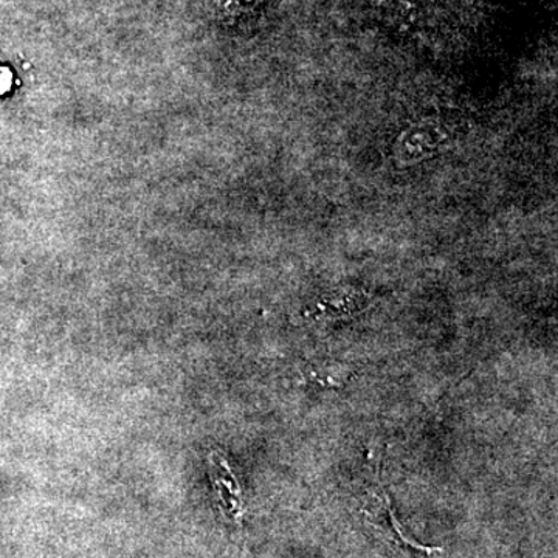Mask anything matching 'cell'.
I'll use <instances>...</instances> for the list:
<instances>
[{
	"label": "cell",
	"instance_id": "cell-3",
	"mask_svg": "<svg viewBox=\"0 0 558 558\" xmlns=\"http://www.w3.org/2000/svg\"><path fill=\"white\" fill-rule=\"evenodd\" d=\"M371 296L360 289H339L329 295L323 296L317 304L315 314L332 315V317H344V315L359 314L368 307Z\"/></svg>",
	"mask_w": 558,
	"mask_h": 558
},
{
	"label": "cell",
	"instance_id": "cell-1",
	"mask_svg": "<svg viewBox=\"0 0 558 558\" xmlns=\"http://www.w3.org/2000/svg\"><path fill=\"white\" fill-rule=\"evenodd\" d=\"M450 132L436 123V121H424L410 128L396 145V159L402 165H413L417 161L435 156L444 146L449 143Z\"/></svg>",
	"mask_w": 558,
	"mask_h": 558
},
{
	"label": "cell",
	"instance_id": "cell-4",
	"mask_svg": "<svg viewBox=\"0 0 558 558\" xmlns=\"http://www.w3.org/2000/svg\"><path fill=\"white\" fill-rule=\"evenodd\" d=\"M264 2H267V0H213L219 13L229 17L252 13V11L259 9Z\"/></svg>",
	"mask_w": 558,
	"mask_h": 558
},
{
	"label": "cell",
	"instance_id": "cell-2",
	"mask_svg": "<svg viewBox=\"0 0 558 558\" xmlns=\"http://www.w3.org/2000/svg\"><path fill=\"white\" fill-rule=\"evenodd\" d=\"M374 499H376V501H374L373 508L365 509L363 512H365L369 524H373V526L377 529V532H380V535H384L388 542H391L392 545L400 546V548H409L416 550V553L428 554V556L433 553H439V548H428V546L421 545L416 539L405 534L402 524L396 519L395 510L391 508V501H389V497L385 492L377 494Z\"/></svg>",
	"mask_w": 558,
	"mask_h": 558
}]
</instances>
